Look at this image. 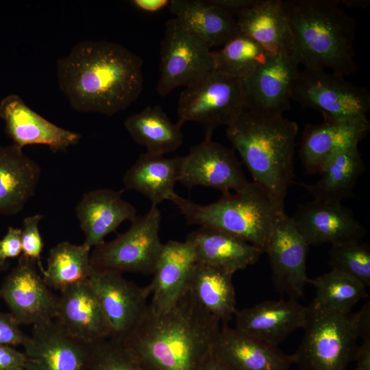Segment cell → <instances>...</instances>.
I'll use <instances>...</instances> for the list:
<instances>
[{
    "label": "cell",
    "instance_id": "obj_7",
    "mask_svg": "<svg viewBox=\"0 0 370 370\" xmlns=\"http://www.w3.org/2000/svg\"><path fill=\"white\" fill-rule=\"evenodd\" d=\"M246 108L243 81L213 70L180 93L177 123L197 122L205 138H212L216 128L227 127Z\"/></svg>",
    "mask_w": 370,
    "mask_h": 370
},
{
    "label": "cell",
    "instance_id": "obj_23",
    "mask_svg": "<svg viewBox=\"0 0 370 370\" xmlns=\"http://www.w3.org/2000/svg\"><path fill=\"white\" fill-rule=\"evenodd\" d=\"M123 190L96 189L85 193L76 206V215L84 234L83 243L95 247L125 221L134 220L136 208L122 197Z\"/></svg>",
    "mask_w": 370,
    "mask_h": 370
},
{
    "label": "cell",
    "instance_id": "obj_46",
    "mask_svg": "<svg viewBox=\"0 0 370 370\" xmlns=\"http://www.w3.org/2000/svg\"><path fill=\"white\" fill-rule=\"evenodd\" d=\"M8 267V262L7 260H4L0 257V271H3Z\"/></svg>",
    "mask_w": 370,
    "mask_h": 370
},
{
    "label": "cell",
    "instance_id": "obj_39",
    "mask_svg": "<svg viewBox=\"0 0 370 370\" xmlns=\"http://www.w3.org/2000/svg\"><path fill=\"white\" fill-rule=\"evenodd\" d=\"M20 324L10 313L0 312V345H23L27 335L20 329Z\"/></svg>",
    "mask_w": 370,
    "mask_h": 370
},
{
    "label": "cell",
    "instance_id": "obj_2",
    "mask_svg": "<svg viewBox=\"0 0 370 370\" xmlns=\"http://www.w3.org/2000/svg\"><path fill=\"white\" fill-rule=\"evenodd\" d=\"M220 323L186 289L166 311L149 306L123 343L154 370H201L214 352Z\"/></svg>",
    "mask_w": 370,
    "mask_h": 370
},
{
    "label": "cell",
    "instance_id": "obj_48",
    "mask_svg": "<svg viewBox=\"0 0 370 370\" xmlns=\"http://www.w3.org/2000/svg\"><path fill=\"white\" fill-rule=\"evenodd\" d=\"M1 370H25L24 367H14V368H9V369H4Z\"/></svg>",
    "mask_w": 370,
    "mask_h": 370
},
{
    "label": "cell",
    "instance_id": "obj_15",
    "mask_svg": "<svg viewBox=\"0 0 370 370\" xmlns=\"http://www.w3.org/2000/svg\"><path fill=\"white\" fill-rule=\"evenodd\" d=\"M22 347L25 370H86L90 344L73 337L53 320L32 326Z\"/></svg>",
    "mask_w": 370,
    "mask_h": 370
},
{
    "label": "cell",
    "instance_id": "obj_41",
    "mask_svg": "<svg viewBox=\"0 0 370 370\" xmlns=\"http://www.w3.org/2000/svg\"><path fill=\"white\" fill-rule=\"evenodd\" d=\"M26 357L23 352L12 346L0 345V370L14 367H24Z\"/></svg>",
    "mask_w": 370,
    "mask_h": 370
},
{
    "label": "cell",
    "instance_id": "obj_35",
    "mask_svg": "<svg viewBox=\"0 0 370 370\" xmlns=\"http://www.w3.org/2000/svg\"><path fill=\"white\" fill-rule=\"evenodd\" d=\"M271 55L251 38L239 34L218 50L212 51L214 70L244 79Z\"/></svg>",
    "mask_w": 370,
    "mask_h": 370
},
{
    "label": "cell",
    "instance_id": "obj_27",
    "mask_svg": "<svg viewBox=\"0 0 370 370\" xmlns=\"http://www.w3.org/2000/svg\"><path fill=\"white\" fill-rule=\"evenodd\" d=\"M39 164L14 144L0 145V215L19 213L35 194Z\"/></svg>",
    "mask_w": 370,
    "mask_h": 370
},
{
    "label": "cell",
    "instance_id": "obj_36",
    "mask_svg": "<svg viewBox=\"0 0 370 370\" xmlns=\"http://www.w3.org/2000/svg\"><path fill=\"white\" fill-rule=\"evenodd\" d=\"M86 370H154L121 341L106 338L90 344Z\"/></svg>",
    "mask_w": 370,
    "mask_h": 370
},
{
    "label": "cell",
    "instance_id": "obj_8",
    "mask_svg": "<svg viewBox=\"0 0 370 370\" xmlns=\"http://www.w3.org/2000/svg\"><path fill=\"white\" fill-rule=\"evenodd\" d=\"M160 222V210L151 206L146 214L131 221L127 231L94 247L90 252L92 269L153 274L163 247Z\"/></svg>",
    "mask_w": 370,
    "mask_h": 370
},
{
    "label": "cell",
    "instance_id": "obj_28",
    "mask_svg": "<svg viewBox=\"0 0 370 370\" xmlns=\"http://www.w3.org/2000/svg\"><path fill=\"white\" fill-rule=\"evenodd\" d=\"M182 25L210 49L241 34L234 15L212 0H171L168 8Z\"/></svg>",
    "mask_w": 370,
    "mask_h": 370
},
{
    "label": "cell",
    "instance_id": "obj_45",
    "mask_svg": "<svg viewBox=\"0 0 370 370\" xmlns=\"http://www.w3.org/2000/svg\"><path fill=\"white\" fill-rule=\"evenodd\" d=\"M338 5H343L349 8H367L370 1L369 0H336Z\"/></svg>",
    "mask_w": 370,
    "mask_h": 370
},
{
    "label": "cell",
    "instance_id": "obj_34",
    "mask_svg": "<svg viewBox=\"0 0 370 370\" xmlns=\"http://www.w3.org/2000/svg\"><path fill=\"white\" fill-rule=\"evenodd\" d=\"M307 284L316 290L312 306L342 313L351 312L358 301L368 297L362 283L332 269L315 278H308Z\"/></svg>",
    "mask_w": 370,
    "mask_h": 370
},
{
    "label": "cell",
    "instance_id": "obj_13",
    "mask_svg": "<svg viewBox=\"0 0 370 370\" xmlns=\"http://www.w3.org/2000/svg\"><path fill=\"white\" fill-rule=\"evenodd\" d=\"M178 182L190 188L211 187L223 194L240 190L249 183L234 150L212 138H205L181 157Z\"/></svg>",
    "mask_w": 370,
    "mask_h": 370
},
{
    "label": "cell",
    "instance_id": "obj_32",
    "mask_svg": "<svg viewBox=\"0 0 370 370\" xmlns=\"http://www.w3.org/2000/svg\"><path fill=\"white\" fill-rule=\"evenodd\" d=\"M124 125L134 140L149 153L164 155L183 143L181 126L173 123L159 106H147L129 116Z\"/></svg>",
    "mask_w": 370,
    "mask_h": 370
},
{
    "label": "cell",
    "instance_id": "obj_37",
    "mask_svg": "<svg viewBox=\"0 0 370 370\" xmlns=\"http://www.w3.org/2000/svg\"><path fill=\"white\" fill-rule=\"evenodd\" d=\"M329 264L332 270L347 275L366 287L370 286V247L362 241L331 245Z\"/></svg>",
    "mask_w": 370,
    "mask_h": 370
},
{
    "label": "cell",
    "instance_id": "obj_31",
    "mask_svg": "<svg viewBox=\"0 0 370 370\" xmlns=\"http://www.w3.org/2000/svg\"><path fill=\"white\" fill-rule=\"evenodd\" d=\"M365 166L358 146L343 149L332 156L323 165L316 182L301 183L314 200L341 203L354 196V190Z\"/></svg>",
    "mask_w": 370,
    "mask_h": 370
},
{
    "label": "cell",
    "instance_id": "obj_6",
    "mask_svg": "<svg viewBox=\"0 0 370 370\" xmlns=\"http://www.w3.org/2000/svg\"><path fill=\"white\" fill-rule=\"evenodd\" d=\"M302 341L293 356L299 370H347L360 338V313L308 306Z\"/></svg>",
    "mask_w": 370,
    "mask_h": 370
},
{
    "label": "cell",
    "instance_id": "obj_5",
    "mask_svg": "<svg viewBox=\"0 0 370 370\" xmlns=\"http://www.w3.org/2000/svg\"><path fill=\"white\" fill-rule=\"evenodd\" d=\"M171 201L189 225L217 228L260 248L264 253L271 231L284 206L254 182L217 201L199 204L177 193Z\"/></svg>",
    "mask_w": 370,
    "mask_h": 370
},
{
    "label": "cell",
    "instance_id": "obj_21",
    "mask_svg": "<svg viewBox=\"0 0 370 370\" xmlns=\"http://www.w3.org/2000/svg\"><path fill=\"white\" fill-rule=\"evenodd\" d=\"M54 320L69 334L88 344L110 338L108 322L88 280L60 291Z\"/></svg>",
    "mask_w": 370,
    "mask_h": 370
},
{
    "label": "cell",
    "instance_id": "obj_43",
    "mask_svg": "<svg viewBox=\"0 0 370 370\" xmlns=\"http://www.w3.org/2000/svg\"><path fill=\"white\" fill-rule=\"evenodd\" d=\"M234 16L240 12L251 5L256 0H212Z\"/></svg>",
    "mask_w": 370,
    "mask_h": 370
},
{
    "label": "cell",
    "instance_id": "obj_11",
    "mask_svg": "<svg viewBox=\"0 0 370 370\" xmlns=\"http://www.w3.org/2000/svg\"><path fill=\"white\" fill-rule=\"evenodd\" d=\"M88 282L93 290L110 329V338L125 342L145 315L149 285L140 286L122 273L92 269Z\"/></svg>",
    "mask_w": 370,
    "mask_h": 370
},
{
    "label": "cell",
    "instance_id": "obj_26",
    "mask_svg": "<svg viewBox=\"0 0 370 370\" xmlns=\"http://www.w3.org/2000/svg\"><path fill=\"white\" fill-rule=\"evenodd\" d=\"M238 31L270 55L291 54L292 32L282 0H256L236 16Z\"/></svg>",
    "mask_w": 370,
    "mask_h": 370
},
{
    "label": "cell",
    "instance_id": "obj_3",
    "mask_svg": "<svg viewBox=\"0 0 370 370\" xmlns=\"http://www.w3.org/2000/svg\"><path fill=\"white\" fill-rule=\"evenodd\" d=\"M298 125L283 114L246 108L227 127L232 149L240 155L253 177L285 206L293 183L294 155Z\"/></svg>",
    "mask_w": 370,
    "mask_h": 370
},
{
    "label": "cell",
    "instance_id": "obj_20",
    "mask_svg": "<svg viewBox=\"0 0 370 370\" xmlns=\"http://www.w3.org/2000/svg\"><path fill=\"white\" fill-rule=\"evenodd\" d=\"M308 306L295 299L268 300L236 310V328L267 343L277 346L294 331L304 328Z\"/></svg>",
    "mask_w": 370,
    "mask_h": 370
},
{
    "label": "cell",
    "instance_id": "obj_16",
    "mask_svg": "<svg viewBox=\"0 0 370 370\" xmlns=\"http://www.w3.org/2000/svg\"><path fill=\"white\" fill-rule=\"evenodd\" d=\"M299 66L292 54L271 55L242 80L247 108L265 114H283L290 107Z\"/></svg>",
    "mask_w": 370,
    "mask_h": 370
},
{
    "label": "cell",
    "instance_id": "obj_30",
    "mask_svg": "<svg viewBox=\"0 0 370 370\" xmlns=\"http://www.w3.org/2000/svg\"><path fill=\"white\" fill-rule=\"evenodd\" d=\"M234 273L196 262L186 289L197 302L220 322L227 323L236 311Z\"/></svg>",
    "mask_w": 370,
    "mask_h": 370
},
{
    "label": "cell",
    "instance_id": "obj_33",
    "mask_svg": "<svg viewBox=\"0 0 370 370\" xmlns=\"http://www.w3.org/2000/svg\"><path fill=\"white\" fill-rule=\"evenodd\" d=\"M90 247L63 241L49 249L47 264L41 275L50 288L62 291L87 282L92 270Z\"/></svg>",
    "mask_w": 370,
    "mask_h": 370
},
{
    "label": "cell",
    "instance_id": "obj_18",
    "mask_svg": "<svg viewBox=\"0 0 370 370\" xmlns=\"http://www.w3.org/2000/svg\"><path fill=\"white\" fill-rule=\"evenodd\" d=\"M0 116L13 144L23 149L28 145H45L53 152L64 151L77 145L78 133L60 127L30 108L17 95L5 97L0 103Z\"/></svg>",
    "mask_w": 370,
    "mask_h": 370
},
{
    "label": "cell",
    "instance_id": "obj_4",
    "mask_svg": "<svg viewBox=\"0 0 370 370\" xmlns=\"http://www.w3.org/2000/svg\"><path fill=\"white\" fill-rule=\"evenodd\" d=\"M283 6L293 34L291 54L299 65L345 77L356 71V22L336 0H286Z\"/></svg>",
    "mask_w": 370,
    "mask_h": 370
},
{
    "label": "cell",
    "instance_id": "obj_12",
    "mask_svg": "<svg viewBox=\"0 0 370 370\" xmlns=\"http://www.w3.org/2000/svg\"><path fill=\"white\" fill-rule=\"evenodd\" d=\"M38 270L36 261L21 255L0 286V298L20 325L34 326L56 318L58 296Z\"/></svg>",
    "mask_w": 370,
    "mask_h": 370
},
{
    "label": "cell",
    "instance_id": "obj_17",
    "mask_svg": "<svg viewBox=\"0 0 370 370\" xmlns=\"http://www.w3.org/2000/svg\"><path fill=\"white\" fill-rule=\"evenodd\" d=\"M291 218L309 246L362 241L366 232L353 212L341 203L313 199L299 204Z\"/></svg>",
    "mask_w": 370,
    "mask_h": 370
},
{
    "label": "cell",
    "instance_id": "obj_19",
    "mask_svg": "<svg viewBox=\"0 0 370 370\" xmlns=\"http://www.w3.org/2000/svg\"><path fill=\"white\" fill-rule=\"evenodd\" d=\"M370 122L367 117L323 119L319 124H307L302 133L299 157L306 171L319 173L324 163L336 153L354 146L367 135Z\"/></svg>",
    "mask_w": 370,
    "mask_h": 370
},
{
    "label": "cell",
    "instance_id": "obj_9",
    "mask_svg": "<svg viewBox=\"0 0 370 370\" xmlns=\"http://www.w3.org/2000/svg\"><path fill=\"white\" fill-rule=\"evenodd\" d=\"M345 77L323 69L304 67L295 79L291 98L303 107L319 110L323 119L367 117L370 109L368 90Z\"/></svg>",
    "mask_w": 370,
    "mask_h": 370
},
{
    "label": "cell",
    "instance_id": "obj_25",
    "mask_svg": "<svg viewBox=\"0 0 370 370\" xmlns=\"http://www.w3.org/2000/svg\"><path fill=\"white\" fill-rule=\"evenodd\" d=\"M186 241L191 246L196 262L234 274L254 264L264 253L241 238L211 227L201 226L190 233Z\"/></svg>",
    "mask_w": 370,
    "mask_h": 370
},
{
    "label": "cell",
    "instance_id": "obj_38",
    "mask_svg": "<svg viewBox=\"0 0 370 370\" xmlns=\"http://www.w3.org/2000/svg\"><path fill=\"white\" fill-rule=\"evenodd\" d=\"M43 218L40 214L27 217L23 219L21 228V255L36 261L40 273L45 269L41 260L44 243L38 225Z\"/></svg>",
    "mask_w": 370,
    "mask_h": 370
},
{
    "label": "cell",
    "instance_id": "obj_40",
    "mask_svg": "<svg viewBox=\"0 0 370 370\" xmlns=\"http://www.w3.org/2000/svg\"><path fill=\"white\" fill-rule=\"evenodd\" d=\"M22 254L21 229L8 227L0 240V257L4 260L19 257Z\"/></svg>",
    "mask_w": 370,
    "mask_h": 370
},
{
    "label": "cell",
    "instance_id": "obj_1",
    "mask_svg": "<svg viewBox=\"0 0 370 370\" xmlns=\"http://www.w3.org/2000/svg\"><path fill=\"white\" fill-rule=\"evenodd\" d=\"M57 77L60 89L74 110L112 116L140 95L143 60L116 42L82 41L58 60Z\"/></svg>",
    "mask_w": 370,
    "mask_h": 370
},
{
    "label": "cell",
    "instance_id": "obj_10",
    "mask_svg": "<svg viewBox=\"0 0 370 370\" xmlns=\"http://www.w3.org/2000/svg\"><path fill=\"white\" fill-rule=\"evenodd\" d=\"M213 70L212 51L176 18L169 19L160 44L158 94L164 97L179 86L186 87Z\"/></svg>",
    "mask_w": 370,
    "mask_h": 370
},
{
    "label": "cell",
    "instance_id": "obj_24",
    "mask_svg": "<svg viewBox=\"0 0 370 370\" xmlns=\"http://www.w3.org/2000/svg\"><path fill=\"white\" fill-rule=\"evenodd\" d=\"M196 262L191 246L186 241H169L163 244L151 282L149 308L155 312L170 309L186 290Z\"/></svg>",
    "mask_w": 370,
    "mask_h": 370
},
{
    "label": "cell",
    "instance_id": "obj_29",
    "mask_svg": "<svg viewBox=\"0 0 370 370\" xmlns=\"http://www.w3.org/2000/svg\"><path fill=\"white\" fill-rule=\"evenodd\" d=\"M181 157L166 158L149 152L142 153L123 178L125 189L147 197L151 206L170 200L178 182Z\"/></svg>",
    "mask_w": 370,
    "mask_h": 370
},
{
    "label": "cell",
    "instance_id": "obj_44",
    "mask_svg": "<svg viewBox=\"0 0 370 370\" xmlns=\"http://www.w3.org/2000/svg\"><path fill=\"white\" fill-rule=\"evenodd\" d=\"M201 370H233L214 352L204 363Z\"/></svg>",
    "mask_w": 370,
    "mask_h": 370
},
{
    "label": "cell",
    "instance_id": "obj_22",
    "mask_svg": "<svg viewBox=\"0 0 370 370\" xmlns=\"http://www.w3.org/2000/svg\"><path fill=\"white\" fill-rule=\"evenodd\" d=\"M214 352L233 370H289L295 358L236 328L223 323Z\"/></svg>",
    "mask_w": 370,
    "mask_h": 370
},
{
    "label": "cell",
    "instance_id": "obj_47",
    "mask_svg": "<svg viewBox=\"0 0 370 370\" xmlns=\"http://www.w3.org/2000/svg\"><path fill=\"white\" fill-rule=\"evenodd\" d=\"M354 370H370V367L356 365V367Z\"/></svg>",
    "mask_w": 370,
    "mask_h": 370
},
{
    "label": "cell",
    "instance_id": "obj_42",
    "mask_svg": "<svg viewBox=\"0 0 370 370\" xmlns=\"http://www.w3.org/2000/svg\"><path fill=\"white\" fill-rule=\"evenodd\" d=\"M171 0H132L130 3L137 10L146 13H156L169 8Z\"/></svg>",
    "mask_w": 370,
    "mask_h": 370
},
{
    "label": "cell",
    "instance_id": "obj_14",
    "mask_svg": "<svg viewBox=\"0 0 370 370\" xmlns=\"http://www.w3.org/2000/svg\"><path fill=\"white\" fill-rule=\"evenodd\" d=\"M309 245L284 212L277 220L268 240L267 253L276 289L291 299L304 296L307 284Z\"/></svg>",
    "mask_w": 370,
    "mask_h": 370
}]
</instances>
